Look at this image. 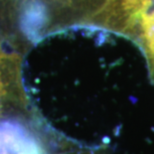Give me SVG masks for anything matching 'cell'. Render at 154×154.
<instances>
[{
    "mask_svg": "<svg viewBox=\"0 0 154 154\" xmlns=\"http://www.w3.org/2000/svg\"><path fill=\"white\" fill-rule=\"evenodd\" d=\"M12 61L2 47L0 42V99L8 94V71H10Z\"/></svg>",
    "mask_w": 154,
    "mask_h": 154,
    "instance_id": "obj_1",
    "label": "cell"
},
{
    "mask_svg": "<svg viewBox=\"0 0 154 154\" xmlns=\"http://www.w3.org/2000/svg\"><path fill=\"white\" fill-rule=\"evenodd\" d=\"M9 152H7V151H0V154H8Z\"/></svg>",
    "mask_w": 154,
    "mask_h": 154,
    "instance_id": "obj_2",
    "label": "cell"
}]
</instances>
